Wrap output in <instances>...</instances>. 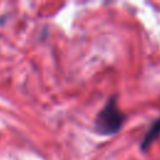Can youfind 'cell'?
<instances>
[{
	"label": "cell",
	"mask_w": 160,
	"mask_h": 160,
	"mask_svg": "<svg viewBox=\"0 0 160 160\" xmlns=\"http://www.w3.org/2000/svg\"><path fill=\"white\" fill-rule=\"evenodd\" d=\"M124 121L125 115L118 106V96L112 95L95 118V131L105 136L112 135L121 129Z\"/></svg>",
	"instance_id": "obj_1"
},
{
	"label": "cell",
	"mask_w": 160,
	"mask_h": 160,
	"mask_svg": "<svg viewBox=\"0 0 160 160\" xmlns=\"http://www.w3.org/2000/svg\"><path fill=\"white\" fill-rule=\"evenodd\" d=\"M160 136V118L152 122V125L150 126V129L148 130V132L144 135L141 144H140V149L142 151H146L149 149V146Z\"/></svg>",
	"instance_id": "obj_2"
}]
</instances>
